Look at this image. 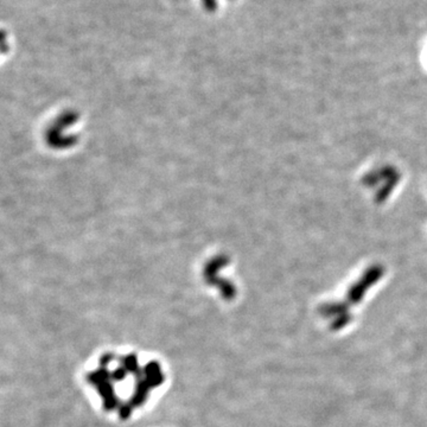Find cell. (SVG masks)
<instances>
[{
	"label": "cell",
	"mask_w": 427,
	"mask_h": 427,
	"mask_svg": "<svg viewBox=\"0 0 427 427\" xmlns=\"http://www.w3.org/2000/svg\"><path fill=\"white\" fill-rule=\"evenodd\" d=\"M126 375H127V370H126V368L120 367L118 368L117 370H114V373H112L111 378L114 381H122L123 378L126 377Z\"/></svg>",
	"instance_id": "3"
},
{
	"label": "cell",
	"mask_w": 427,
	"mask_h": 427,
	"mask_svg": "<svg viewBox=\"0 0 427 427\" xmlns=\"http://www.w3.org/2000/svg\"><path fill=\"white\" fill-rule=\"evenodd\" d=\"M114 359V355L113 354H106V355L102 356L101 359V364L102 366H107V364L111 363V361Z\"/></svg>",
	"instance_id": "4"
},
{
	"label": "cell",
	"mask_w": 427,
	"mask_h": 427,
	"mask_svg": "<svg viewBox=\"0 0 427 427\" xmlns=\"http://www.w3.org/2000/svg\"><path fill=\"white\" fill-rule=\"evenodd\" d=\"M109 380H111V374L106 369H100L99 372H94L88 375V381L93 383L94 386L98 387L99 392L103 396L106 410H111L117 407L118 400L114 395V392H113Z\"/></svg>",
	"instance_id": "1"
},
{
	"label": "cell",
	"mask_w": 427,
	"mask_h": 427,
	"mask_svg": "<svg viewBox=\"0 0 427 427\" xmlns=\"http://www.w3.org/2000/svg\"><path fill=\"white\" fill-rule=\"evenodd\" d=\"M399 182H400V173H399V171L396 170L395 172L392 174L391 177H388V178L386 179L385 184H383V187L381 188L380 190H378V192L376 193V197H375L376 202L377 203L385 202V201L387 200V198H388V196L391 195L392 191H393V189L396 187V184L399 183Z\"/></svg>",
	"instance_id": "2"
}]
</instances>
